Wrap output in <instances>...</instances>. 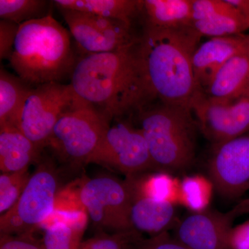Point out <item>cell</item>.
<instances>
[{
	"label": "cell",
	"instance_id": "2e32d148",
	"mask_svg": "<svg viewBox=\"0 0 249 249\" xmlns=\"http://www.w3.org/2000/svg\"><path fill=\"white\" fill-rule=\"evenodd\" d=\"M88 214L85 211H54L42 227L45 229V249H80L83 243Z\"/></svg>",
	"mask_w": 249,
	"mask_h": 249
},
{
	"label": "cell",
	"instance_id": "d6986e66",
	"mask_svg": "<svg viewBox=\"0 0 249 249\" xmlns=\"http://www.w3.org/2000/svg\"><path fill=\"white\" fill-rule=\"evenodd\" d=\"M144 26L172 29L191 27L192 0H142Z\"/></svg>",
	"mask_w": 249,
	"mask_h": 249
},
{
	"label": "cell",
	"instance_id": "1f68e13d",
	"mask_svg": "<svg viewBox=\"0 0 249 249\" xmlns=\"http://www.w3.org/2000/svg\"><path fill=\"white\" fill-rule=\"evenodd\" d=\"M229 242L231 249H249V220L232 228Z\"/></svg>",
	"mask_w": 249,
	"mask_h": 249
},
{
	"label": "cell",
	"instance_id": "6da1fadb",
	"mask_svg": "<svg viewBox=\"0 0 249 249\" xmlns=\"http://www.w3.org/2000/svg\"><path fill=\"white\" fill-rule=\"evenodd\" d=\"M138 42L139 39L114 52L84 55L72 72L70 85L76 96L109 120L152 103Z\"/></svg>",
	"mask_w": 249,
	"mask_h": 249
},
{
	"label": "cell",
	"instance_id": "484cf974",
	"mask_svg": "<svg viewBox=\"0 0 249 249\" xmlns=\"http://www.w3.org/2000/svg\"><path fill=\"white\" fill-rule=\"evenodd\" d=\"M31 175L28 170L0 175V213L4 214L17 203Z\"/></svg>",
	"mask_w": 249,
	"mask_h": 249
},
{
	"label": "cell",
	"instance_id": "ba28073f",
	"mask_svg": "<svg viewBox=\"0 0 249 249\" xmlns=\"http://www.w3.org/2000/svg\"><path fill=\"white\" fill-rule=\"evenodd\" d=\"M77 98L70 84L50 83L34 87L14 126L42 150L57 121Z\"/></svg>",
	"mask_w": 249,
	"mask_h": 249
},
{
	"label": "cell",
	"instance_id": "d4e9b609",
	"mask_svg": "<svg viewBox=\"0 0 249 249\" xmlns=\"http://www.w3.org/2000/svg\"><path fill=\"white\" fill-rule=\"evenodd\" d=\"M48 4L45 0H0V17L19 26L50 15Z\"/></svg>",
	"mask_w": 249,
	"mask_h": 249
},
{
	"label": "cell",
	"instance_id": "d6a6232c",
	"mask_svg": "<svg viewBox=\"0 0 249 249\" xmlns=\"http://www.w3.org/2000/svg\"><path fill=\"white\" fill-rule=\"evenodd\" d=\"M231 4L249 19V0H227Z\"/></svg>",
	"mask_w": 249,
	"mask_h": 249
},
{
	"label": "cell",
	"instance_id": "30bf717a",
	"mask_svg": "<svg viewBox=\"0 0 249 249\" xmlns=\"http://www.w3.org/2000/svg\"><path fill=\"white\" fill-rule=\"evenodd\" d=\"M197 127L213 145L249 131V91L231 101H217L197 91L191 104Z\"/></svg>",
	"mask_w": 249,
	"mask_h": 249
},
{
	"label": "cell",
	"instance_id": "7a4b0ae2",
	"mask_svg": "<svg viewBox=\"0 0 249 249\" xmlns=\"http://www.w3.org/2000/svg\"><path fill=\"white\" fill-rule=\"evenodd\" d=\"M202 36L193 27L165 29L144 26L139 37L142 74L150 101L191 109L199 91L193 58Z\"/></svg>",
	"mask_w": 249,
	"mask_h": 249
},
{
	"label": "cell",
	"instance_id": "cb8c5ba5",
	"mask_svg": "<svg viewBox=\"0 0 249 249\" xmlns=\"http://www.w3.org/2000/svg\"><path fill=\"white\" fill-rule=\"evenodd\" d=\"M213 188L211 181L201 175L186 177L179 183L178 203L194 213L205 211L211 201Z\"/></svg>",
	"mask_w": 249,
	"mask_h": 249
},
{
	"label": "cell",
	"instance_id": "8992f818",
	"mask_svg": "<svg viewBox=\"0 0 249 249\" xmlns=\"http://www.w3.org/2000/svg\"><path fill=\"white\" fill-rule=\"evenodd\" d=\"M59 181L49 161L41 162L31 174L17 203L0 217L1 235L33 234L53 213Z\"/></svg>",
	"mask_w": 249,
	"mask_h": 249
},
{
	"label": "cell",
	"instance_id": "7402d4cb",
	"mask_svg": "<svg viewBox=\"0 0 249 249\" xmlns=\"http://www.w3.org/2000/svg\"><path fill=\"white\" fill-rule=\"evenodd\" d=\"M125 180L133 194L173 204L178 203L180 181L164 172L127 176Z\"/></svg>",
	"mask_w": 249,
	"mask_h": 249
},
{
	"label": "cell",
	"instance_id": "5b68a950",
	"mask_svg": "<svg viewBox=\"0 0 249 249\" xmlns=\"http://www.w3.org/2000/svg\"><path fill=\"white\" fill-rule=\"evenodd\" d=\"M109 121L78 97L57 121L46 147L69 164H88L110 126Z\"/></svg>",
	"mask_w": 249,
	"mask_h": 249
},
{
	"label": "cell",
	"instance_id": "e0dca14e",
	"mask_svg": "<svg viewBox=\"0 0 249 249\" xmlns=\"http://www.w3.org/2000/svg\"><path fill=\"white\" fill-rule=\"evenodd\" d=\"M131 193L129 219L132 230L152 236L166 232L176 217L175 204Z\"/></svg>",
	"mask_w": 249,
	"mask_h": 249
},
{
	"label": "cell",
	"instance_id": "5bb4252c",
	"mask_svg": "<svg viewBox=\"0 0 249 249\" xmlns=\"http://www.w3.org/2000/svg\"><path fill=\"white\" fill-rule=\"evenodd\" d=\"M249 49V36L212 37L199 45L193 55L195 79L199 91H204L218 71L236 54Z\"/></svg>",
	"mask_w": 249,
	"mask_h": 249
},
{
	"label": "cell",
	"instance_id": "9a60e30c",
	"mask_svg": "<svg viewBox=\"0 0 249 249\" xmlns=\"http://www.w3.org/2000/svg\"><path fill=\"white\" fill-rule=\"evenodd\" d=\"M202 91L217 101H231L249 91V49L236 54Z\"/></svg>",
	"mask_w": 249,
	"mask_h": 249
},
{
	"label": "cell",
	"instance_id": "ffe728a7",
	"mask_svg": "<svg viewBox=\"0 0 249 249\" xmlns=\"http://www.w3.org/2000/svg\"><path fill=\"white\" fill-rule=\"evenodd\" d=\"M52 2L59 10L89 13L132 27L136 18L142 14V0H55Z\"/></svg>",
	"mask_w": 249,
	"mask_h": 249
},
{
	"label": "cell",
	"instance_id": "52a82bcc",
	"mask_svg": "<svg viewBox=\"0 0 249 249\" xmlns=\"http://www.w3.org/2000/svg\"><path fill=\"white\" fill-rule=\"evenodd\" d=\"M78 199L93 224L111 233L129 231L132 193L127 181L111 177L88 178L78 188Z\"/></svg>",
	"mask_w": 249,
	"mask_h": 249
},
{
	"label": "cell",
	"instance_id": "3957f363",
	"mask_svg": "<svg viewBox=\"0 0 249 249\" xmlns=\"http://www.w3.org/2000/svg\"><path fill=\"white\" fill-rule=\"evenodd\" d=\"M9 61L32 88L61 83L71 76L77 62L70 34L51 14L19 25Z\"/></svg>",
	"mask_w": 249,
	"mask_h": 249
},
{
	"label": "cell",
	"instance_id": "4dcf8cb0",
	"mask_svg": "<svg viewBox=\"0 0 249 249\" xmlns=\"http://www.w3.org/2000/svg\"><path fill=\"white\" fill-rule=\"evenodd\" d=\"M0 249H45L42 242L29 235H1Z\"/></svg>",
	"mask_w": 249,
	"mask_h": 249
},
{
	"label": "cell",
	"instance_id": "44dd1931",
	"mask_svg": "<svg viewBox=\"0 0 249 249\" xmlns=\"http://www.w3.org/2000/svg\"><path fill=\"white\" fill-rule=\"evenodd\" d=\"M32 87L1 68L0 71V127L14 126Z\"/></svg>",
	"mask_w": 249,
	"mask_h": 249
},
{
	"label": "cell",
	"instance_id": "8fae6325",
	"mask_svg": "<svg viewBox=\"0 0 249 249\" xmlns=\"http://www.w3.org/2000/svg\"><path fill=\"white\" fill-rule=\"evenodd\" d=\"M78 48L85 55L114 52L138 40L121 21L73 10H60Z\"/></svg>",
	"mask_w": 249,
	"mask_h": 249
},
{
	"label": "cell",
	"instance_id": "277c9868",
	"mask_svg": "<svg viewBox=\"0 0 249 249\" xmlns=\"http://www.w3.org/2000/svg\"><path fill=\"white\" fill-rule=\"evenodd\" d=\"M137 112L155 169L177 171L189 166L196 155L197 126L191 109L157 101Z\"/></svg>",
	"mask_w": 249,
	"mask_h": 249
},
{
	"label": "cell",
	"instance_id": "4fadbf2b",
	"mask_svg": "<svg viewBox=\"0 0 249 249\" xmlns=\"http://www.w3.org/2000/svg\"><path fill=\"white\" fill-rule=\"evenodd\" d=\"M246 209L249 200L227 214L207 210L193 213L178 223L175 238L191 249H231L232 221Z\"/></svg>",
	"mask_w": 249,
	"mask_h": 249
},
{
	"label": "cell",
	"instance_id": "9c48e42d",
	"mask_svg": "<svg viewBox=\"0 0 249 249\" xmlns=\"http://www.w3.org/2000/svg\"><path fill=\"white\" fill-rule=\"evenodd\" d=\"M91 163L117 170L127 176L155 169L142 129L124 123L109 126L90 159Z\"/></svg>",
	"mask_w": 249,
	"mask_h": 249
},
{
	"label": "cell",
	"instance_id": "ac0fdd59",
	"mask_svg": "<svg viewBox=\"0 0 249 249\" xmlns=\"http://www.w3.org/2000/svg\"><path fill=\"white\" fill-rule=\"evenodd\" d=\"M41 149L15 127H0V169L3 173L29 169L40 158Z\"/></svg>",
	"mask_w": 249,
	"mask_h": 249
},
{
	"label": "cell",
	"instance_id": "603a6c76",
	"mask_svg": "<svg viewBox=\"0 0 249 249\" xmlns=\"http://www.w3.org/2000/svg\"><path fill=\"white\" fill-rule=\"evenodd\" d=\"M235 7V6H234ZM201 36L212 37L240 35L249 29V19L235 9L192 23Z\"/></svg>",
	"mask_w": 249,
	"mask_h": 249
},
{
	"label": "cell",
	"instance_id": "4316f807",
	"mask_svg": "<svg viewBox=\"0 0 249 249\" xmlns=\"http://www.w3.org/2000/svg\"><path fill=\"white\" fill-rule=\"evenodd\" d=\"M139 233L129 231L99 234L84 241L80 249H133L140 240Z\"/></svg>",
	"mask_w": 249,
	"mask_h": 249
},
{
	"label": "cell",
	"instance_id": "f1b7e54d",
	"mask_svg": "<svg viewBox=\"0 0 249 249\" xmlns=\"http://www.w3.org/2000/svg\"><path fill=\"white\" fill-rule=\"evenodd\" d=\"M19 25L10 21L0 20V58L10 59L14 50Z\"/></svg>",
	"mask_w": 249,
	"mask_h": 249
},
{
	"label": "cell",
	"instance_id": "7c38bea8",
	"mask_svg": "<svg viewBox=\"0 0 249 249\" xmlns=\"http://www.w3.org/2000/svg\"><path fill=\"white\" fill-rule=\"evenodd\" d=\"M209 172L219 194L235 199L249 190V133L213 145Z\"/></svg>",
	"mask_w": 249,
	"mask_h": 249
},
{
	"label": "cell",
	"instance_id": "f546056e",
	"mask_svg": "<svg viewBox=\"0 0 249 249\" xmlns=\"http://www.w3.org/2000/svg\"><path fill=\"white\" fill-rule=\"evenodd\" d=\"M133 249H191L164 232L147 240H139Z\"/></svg>",
	"mask_w": 249,
	"mask_h": 249
},
{
	"label": "cell",
	"instance_id": "83f0119b",
	"mask_svg": "<svg viewBox=\"0 0 249 249\" xmlns=\"http://www.w3.org/2000/svg\"><path fill=\"white\" fill-rule=\"evenodd\" d=\"M235 9L227 0H192L193 22Z\"/></svg>",
	"mask_w": 249,
	"mask_h": 249
}]
</instances>
